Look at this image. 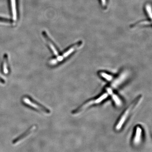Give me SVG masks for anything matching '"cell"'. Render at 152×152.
<instances>
[{
  "instance_id": "cell-1",
  "label": "cell",
  "mask_w": 152,
  "mask_h": 152,
  "mask_svg": "<svg viewBox=\"0 0 152 152\" xmlns=\"http://www.w3.org/2000/svg\"><path fill=\"white\" fill-rule=\"evenodd\" d=\"M142 99L141 95L138 96L125 110L124 112L123 113L122 115L120 117L119 119L115 126V130L117 132H119L121 130L124 125L127 121L128 118L130 116L131 114L132 113L136 107L137 106L138 104L140 103Z\"/></svg>"
},
{
  "instance_id": "cell-2",
  "label": "cell",
  "mask_w": 152,
  "mask_h": 152,
  "mask_svg": "<svg viewBox=\"0 0 152 152\" xmlns=\"http://www.w3.org/2000/svg\"><path fill=\"white\" fill-rule=\"evenodd\" d=\"M109 96L107 93H104L98 97L97 98L91 100L83 104V105L79 107L78 108L73 111L72 112V114L73 115H78V114L81 113L83 112L85 110H86L88 108L92 106L93 104H97L101 103L103 102V101L106 100Z\"/></svg>"
},
{
  "instance_id": "cell-3",
  "label": "cell",
  "mask_w": 152,
  "mask_h": 152,
  "mask_svg": "<svg viewBox=\"0 0 152 152\" xmlns=\"http://www.w3.org/2000/svg\"><path fill=\"white\" fill-rule=\"evenodd\" d=\"M83 43L82 41H79L77 42L75 44L72 45V46L69 47L68 49H67L62 54L61 56H58L56 58L51 60L50 63L51 64L54 65L57 63L61 62L63 60L67 58V57L69 56L72 54L74 52L80 48L83 45Z\"/></svg>"
},
{
  "instance_id": "cell-4",
  "label": "cell",
  "mask_w": 152,
  "mask_h": 152,
  "mask_svg": "<svg viewBox=\"0 0 152 152\" xmlns=\"http://www.w3.org/2000/svg\"><path fill=\"white\" fill-rule=\"evenodd\" d=\"M23 101L25 104L31 106L34 108L37 109L39 111H41L48 114L50 113V111L49 109L37 102L32 98L26 96L23 98Z\"/></svg>"
},
{
  "instance_id": "cell-5",
  "label": "cell",
  "mask_w": 152,
  "mask_h": 152,
  "mask_svg": "<svg viewBox=\"0 0 152 152\" xmlns=\"http://www.w3.org/2000/svg\"><path fill=\"white\" fill-rule=\"evenodd\" d=\"M143 132L142 128L140 126H137L135 129L134 133L133 136V145L135 146H138L141 144L143 140Z\"/></svg>"
},
{
  "instance_id": "cell-6",
  "label": "cell",
  "mask_w": 152,
  "mask_h": 152,
  "mask_svg": "<svg viewBox=\"0 0 152 152\" xmlns=\"http://www.w3.org/2000/svg\"><path fill=\"white\" fill-rule=\"evenodd\" d=\"M43 37L45 39L46 42L50 48L51 50L52 51L56 56L59 55V50L57 46L56 45L54 42L53 41L48 34L46 31H43L42 32Z\"/></svg>"
},
{
  "instance_id": "cell-7",
  "label": "cell",
  "mask_w": 152,
  "mask_h": 152,
  "mask_svg": "<svg viewBox=\"0 0 152 152\" xmlns=\"http://www.w3.org/2000/svg\"><path fill=\"white\" fill-rule=\"evenodd\" d=\"M127 74L125 73H122L120 74L119 77L114 79L111 82L110 86L109 88H111L112 90H113L116 88L118 87L120 85L122 84L127 78Z\"/></svg>"
},
{
  "instance_id": "cell-8",
  "label": "cell",
  "mask_w": 152,
  "mask_h": 152,
  "mask_svg": "<svg viewBox=\"0 0 152 152\" xmlns=\"http://www.w3.org/2000/svg\"><path fill=\"white\" fill-rule=\"evenodd\" d=\"M106 90L109 95H110L111 96L112 99L117 107H120L122 106V100L118 95L114 93L113 90H112L109 87H107Z\"/></svg>"
},
{
  "instance_id": "cell-9",
  "label": "cell",
  "mask_w": 152,
  "mask_h": 152,
  "mask_svg": "<svg viewBox=\"0 0 152 152\" xmlns=\"http://www.w3.org/2000/svg\"><path fill=\"white\" fill-rule=\"evenodd\" d=\"M35 128L36 126H32L30 127L28 129L25 131L23 133L21 134L18 137H17L16 138L13 140L12 143L15 144L18 143V142L22 140H23V139L26 138V137L28 136V135H29L34 130V129H35Z\"/></svg>"
},
{
  "instance_id": "cell-10",
  "label": "cell",
  "mask_w": 152,
  "mask_h": 152,
  "mask_svg": "<svg viewBox=\"0 0 152 152\" xmlns=\"http://www.w3.org/2000/svg\"><path fill=\"white\" fill-rule=\"evenodd\" d=\"M10 8L12 16L14 20H16L17 19L18 16L17 12L16 0H10Z\"/></svg>"
},
{
  "instance_id": "cell-11",
  "label": "cell",
  "mask_w": 152,
  "mask_h": 152,
  "mask_svg": "<svg viewBox=\"0 0 152 152\" xmlns=\"http://www.w3.org/2000/svg\"><path fill=\"white\" fill-rule=\"evenodd\" d=\"M99 75L101 77L107 82H111L114 79L113 76L103 71L99 72Z\"/></svg>"
},
{
  "instance_id": "cell-12",
  "label": "cell",
  "mask_w": 152,
  "mask_h": 152,
  "mask_svg": "<svg viewBox=\"0 0 152 152\" xmlns=\"http://www.w3.org/2000/svg\"><path fill=\"white\" fill-rule=\"evenodd\" d=\"M149 25L150 26L151 25V20H144L141 21L137 22L136 23L132 25L131 28H134L138 27L139 26H148Z\"/></svg>"
},
{
  "instance_id": "cell-13",
  "label": "cell",
  "mask_w": 152,
  "mask_h": 152,
  "mask_svg": "<svg viewBox=\"0 0 152 152\" xmlns=\"http://www.w3.org/2000/svg\"><path fill=\"white\" fill-rule=\"evenodd\" d=\"M8 56L7 54H5L3 56V71L5 74L8 73Z\"/></svg>"
},
{
  "instance_id": "cell-14",
  "label": "cell",
  "mask_w": 152,
  "mask_h": 152,
  "mask_svg": "<svg viewBox=\"0 0 152 152\" xmlns=\"http://www.w3.org/2000/svg\"><path fill=\"white\" fill-rule=\"evenodd\" d=\"M0 23H1L6 24H12L14 23L13 20H11V19L8 18L0 17Z\"/></svg>"
},
{
  "instance_id": "cell-15",
  "label": "cell",
  "mask_w": 152,
  "mask_h": 152,
  "mask_svg": "<svg viewBox=\"0 0 152 152\" xmlns=\"http://www.w3.org/2000/svg\"><path fill=\"white\" fill-rule=\"evenodd\" d=\"M146 11L147 12V13L148 14V16L151 19L152 18V12L151 8V6L149 4H147L146 5Z\"/></svg>"
},
{
  "instance_id": "cell-16",
  "label": "cell",
  "mask_w": 152,
  "mask_h": 152,
  "mask_svg": "<svg viewBox=\"0 0 152 152\" xmlns=\"http://www.w3.org/2000/svg\"><path fill=\"white\" fill-rule=\"evenodd\" d=\"M101 2V4L102 6L105 9L106 6H107V0H100Z\"/></svg>"
},
{
  "instance_id": "cell-17",
  "label": "cell",
  "mask_w": 152,
  "mask_h": 152,
  "mask_svg": "<svg viewBox=\"0 0 152 152\" xmlns=\"http://www.w3.org/2000/svg\"><path fill=\"white\" fill-rule=\"evenodd\" d=\"M0 83L1 84L5 83V81L1 77H0Z\"/></svg>"
}]
</instances>
